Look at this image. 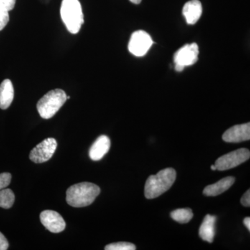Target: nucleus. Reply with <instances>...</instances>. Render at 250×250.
Returning a JSON list of instances; mask_svg holds the SVG:
<instances>
[{
	"label": "nucleus",
	"instance_id": "f257e3e1",
	"mask_svg": "<svg viewBox=\"0 0 250 250\" xmlns=\"http://www.w3.org/2000/svg\"><path fill=\"white\" fill-rule=\"evenodd\" d=\"M100 187L90 182H82L69 188L66 192V201L71 207L80 208L91 205L100 195Z\"/></svg>",
	"mask_w": 250,
	"mask_h": 250
},
{
	"label": "nucleus",
	"instance_id": "f03ea898",
	"mask_svg": "<svg viewBox=\"0 0 250 250\" xmlns=\"http://www.w3.org/2000/svg\"><path fill=\"white\" fill-rule=\"evenodd\" d=\"M177 173L173 168H166L159 171L155 175L149 176L145 186V196L154 199L160 196L173 185Z\"/></svg>",
	"mask_w": 250,
	"mask_h": 250
},
{
	"label": "nucleus",
	"instance_id": "7ed1b4c3",
	"mask_svg": "<svg viewBox=\"0 0 250 250\" xmlns=\"http://www.w3.org/2000/svg\"><path fill=\"white\" fill-rule=\"evenodd\" d=\"M61 16L67 30L72 34H77L84 22L82 5L79 0H62Z\"/></svg>",
	"mask_w": 250,
	"mask_h": 250
},
{
	"label": "nucleus",
	"instance_id": "20e7f679",
	"mask_svg": "<svg viewBox=\"0 0 250 250\" xmlns=\"http://www.w3.org/2000/svg\"><path fill=\"white\" fill-rule=\"evenodd\" d=\"M66 100L67 95L64 90H50L37 104V110L39 115L43 119L52 118L62 107Z\"/></svg>",
	"mask_w": 250,
	"mask_h": 250
},
{
	"label": "nucleus",
	"instance_id": "39448f33",
	"mask_svg": "<svg viewBox=\"0 0 250 250\" xmlns=\"http://www.w3.org/2000/svg\"><path fill=\"white\" fill-rule=\"evenodd\" d=\"M250 152L246 148H241L233 152L228 153L218 158L214 165L217 170L220 171L230 170L241 165L250 159Z\"/></svg>",
	"mask_w": 250,
	"mask_h": 250
},
{
	"label": "nucleus",
	"instance_id": "423d86ee",
	"mask_svg": "<svg viewBox=\"0 0 250 250\" xmlns=\"http://www.w3.org/2000/svg\"><path fill=\"white\" fill-rule=\"evenodd\" d=\"M152 38L146 31L139 30L135 31L130 39L128 48L130 53L136 57H143L146 55L152 46Z\"/></svg>",
	"mask_w": 250,
	"mask_h": 250
},
{
	"label": "nucleus",
	"instance_id": "0eeeda50",
	"mask_svg": "<svg viewBox=\"0 0 250 250\" xmlns=\"http://www.w3.org/2000/svg\"><path fill=\"white\" fill-rule=\"evenodd\" d=\"M57 147V142L53 138L44 140L36 146L29 154V159L36 164H42L49 161Z\"/></svg>",
	"mask_w": 250,
	"mask_h": 250
},
{
	"label": "nucleus",
	"instance_id": "6e6552de",
	"mask_svg": "<svg viewBox=\"0 0 250 250\" xmlns=\"http://www.w3.org/2000/svg\"><path fill=\"white\" fill-rule=\"evenodd\" d=\"M199 47L196 43L187 44L174 54L175 65L185 67L193 65L198 60Z\"/></svg>",
	"mask_w": 250,
	"mask_h": 250
},
{
	"label": "nucleus",
	"instance_id": "1a4fd4ad",
	"mask_svg": "<svg viewBox=\"0 0 250 250\" xmlns=\"http://www.w3.org/2000/svg\"><path fill=\"white\" fill-rule=\"evenodd\" d=\"M41 223L52 233H60L65 229V222L62 215L54 210H46L40 215Z\"/></svg>",
	"mask_w": 250,
	"mask_h": 250
},
{
	"label": "nucleus",
	"instance_id": "9d476101",
	"mask_svg": "<svg viewBox=\"0 0 250 250\" xmlns=\"http://www.w3.org/2000/svg\"><path fill=\"white\" fill-rule=\"evenodd\" d=\"M250 139V123L234 125L227 130L223 135V140L227 143H241Z\"/></svg>",
	"mask_w": 250,
	"mask_h": 250
},
{
	"label": "nucleus",
	"instance_id": "9b49d317",
	"mask_svg": "<svg viewBox=\"0 0 250 250\" xmlns=\"http://www.w3.org/2000/svg\"><path fill=\"white\" fill-rule=\"evenodd\" d=\"M111 147V141L108 136H100L92 145L89 150V156L93 161H100L107 154Z\"/></svg>",
	"mask_w": 250,
	"mask_h": 250
},
{
	"label": "nucleus",
	"instance_id": "f8f14e48",
	"mask_svg": "<svg viewBox=\"0 0 250 250\" xmlns=\"http://www.w3.org/2000/svg\"><path fill=\"white\" fill-rule=\"evenodd\" d=\"M182 14L188 24H194L200 20L202 14V6L199 0H190L184 4Z\"/></svg>",
	"mask_w": 250,
	"mask_h": 250
},
{
	"label": "nucleus",
	"instance_id": "ddd939ff",
	"mask_svg": "<svg viewBox=\"0 0 250 250\" xmlns=\"http://www.w3.org/2000/svg\"><path fill=\"white\" fill-rule=\"evenodd\" d=\"M236 179L233 177H228L220 179L217 183L207 186L204 189L203 194L206 196H217L228 190L234 184Z\"/></svg>",
	"mask_w": 250,
	"mask_h": 250
},
{
	"label": "nucleus",
	"instance_id": "4468645a",
	"mask_svg": "<svg viewBox=\"0 0 250 250\" xmlns=\"http://www.w3.org/2000/svg\"><path fill=\"white\" fill-rule=\"evenodd\" d=\"M14 98V88L10 80H4L0 84V108L7 109Z\"/></svg>",
	"mask_w": 250,
	"mask_h": 250
},
{
	"label": "nucleus",
	"instance_id": "2eb2a0df",
	"mask_svg": "<svg viewBox=\"0 0 250 250\" xmlns=\"http://www.w3.org/2000/svg\"><path fill=\"white\" fill-rule=\"evenodd\" d=\"M216 217L209 214L207 215L199 231L200 238L204 241L212 243L215 236V225Z\"/></svg>",
	"mask_w": 250,
	"mask_h": 250
},
{
	"label": "nucleus",
	"instance_id": "dca6fc26",
	"mask_svg": "<svg viewBox=\"0 0 250 250\" xmlns=\"http://www.w3.org/2000/svg\"><path fill=\"white\" fill-rule=\"evenodd\" d=\"M16 0H0V31L9 22V12L14 9Z\"/></svg>",
	"mask_w": 250,
	"mask_h": 250
},
{
	"label": "nucleus",
	"instance_id": "f3484780",
	"mask_svg": "<svg viewBox=\"0 0 250 250\" xmlns=\"http://www.w3.org/2000/svg\"><path fill=\"white\" fill-rule=\"evenodd\" d=\"M171 218L179 223L185 224L188 223L193 217L192 210L190 208H179L171 212Z\"/></svg>",
	"mask_w": 250,
	"mask_h": 250
},
{
	"label": "nucleus",
	"instance_id": "a211bd4d",
	"mask_svg": "<svg viewBox=\"0 0 250 250\" xmlns=\"http://www.w3.org/2000/svg\"><path fill=\"white\" fill-rule=\"evenodd\" d=\"M14 193L11 189L0 190V207L10 208L14 205Z\"/></svg>",
	"mask_w": 250,
	"mask_h": 250
},
{
	"label": "nucleus",
	"instance_id": "6ab92c4d",
	"mask_svg": "<svg viewBox=\"0 0 250 250\" xmlns=\"http://www.w3.org/2000/svg\"><path fill=\"white\" fill-rule=\"evenodd\" d=\"M106 250H135L136 247L133 243L128 242H118V243H111L105 247Z\"/></svg>",
	"mask_w": 250,
	"mask_h": 250
},
{
	"label": "nucleus",
	"instance_id": "aec40b11",
	"mask_svg": "<svg viewBox=\"0 0 250 250\" xmlns=\"http://www.w3.org/2000/svg\"><path fill=\"white\" fill-rule=\"evenodd\" d=\"M11 174L8 172L0 174V190L6 188L11 183Z\"/></svg>",
	"mask_w": 250,
	"mask_h": 250
},
{
	"label": "nucleus",
	"instance_id": "412c9836",
	"mask_svg": "<svg viewBox=\"0 0 250 250\" xmlns=\"http://www.w3.org/2000/svg\"><path fill=\"white\" fill-rule=\"evenodd\" d=\"M241 202L242 205L244 207H250V190L248 189L246 192V193L242 197Z\"/></svg>",
	"mask_w": 250,
	"mask_h": 250
},
{
	"label": "nucleus",
	"instance_id": "4be33fe9",
	"mask_svg": "<svg viewBox=\"0 0 250 250\" xmlns=\"http://www.w3.org/2000/svg\"><path fill=\"white\" fill-rule=\"evenodd\" d=\"M9 248V243L4 235L0 232V250H6Z\"/></svg>",
	"mask_w": 250,
	"mask_h": 250
},
{
	"label": "nucleus",
	"instance_id": "5701e85b",
	"mask_svg": "<svg viewBox=\"0 0 250 250\" xmlns=\"http://www.w3.org/2000/svg\"><path fill=\"white\" fill-rule=\"evenodd\" d=\"M243 223H244V225H246V227L247 229H248V230H250V217H247V218H245L244 220H243Z\"/></svg>",
	"mask_w": 250,
	"mask_h": 250
},
{
	"label": "nucleus",
	"instance_id": "b1692460",
	"mask_svg": "<svg viewBox=\"0 0 250 250\" xmlns=\"http://www.w3.org/2000/svg\"><path fill=\"white\" fill-rule=\"evenodd\" d=\"M131 2L134 3L135 4H139L141 2L142 0H129Z\"/></svg>",
	"mask_w": 250,
	"mask_h": 250
},
{
	"label": "nucleus",
	"instance_id": "393cba45",
	"mask_svg": "<svg viewBox=\"0 0 250 250\" xmlns=\"http://www.w3.org/2000/svg\"><path fill=\"white\" fill-rule=\"evenodd\" d=\"M210 168H211L212 170H217L216 167H215V165L210 166Z\"/></svg>",
	"mask_w": 250,
	"mask_h": 250
}]
</instances>
